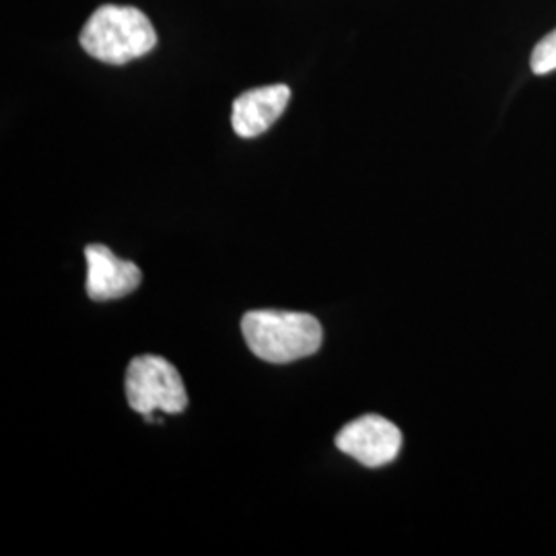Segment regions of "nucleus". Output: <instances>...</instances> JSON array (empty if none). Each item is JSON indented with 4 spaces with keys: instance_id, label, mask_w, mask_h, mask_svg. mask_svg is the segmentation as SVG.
<instances>
[{
    "instance_id": "obj_1",
    "label": "nucleus",
    "mask_w": 556,
    "mask_h": 556,
    "mask_svg": "<svg viewBox=\"0 0 556 556\" xmlns=\"http://www.w3.org/2000/svg\"><path fill=\"white\" fill-rule=\"evenodd\" d=\"M80 48L105 64H128L157 46V31L135 7L103 4L80 29Z\"/></svg>"
},
{
    "instance_id": "obj_2",
    "label": "nucleus",
    "mask_w": 556,
    "mask_h": 556,
    "mask_svg": "<svg viewBox=\"0 0 556 556\" xmlns=\"http://www.w3.org/2000/svg\"><path fill=\"white\" fill-rule=\"evenodd\" d=\"M241 330L250 351L275 365L312 357L324 340L318 319L299 312H250L241 319Z\"/></svg>"
},
{
    "instance_id": "obj_4",
    "label": "nucleus",
    "mask_w": 556,
    "mask_h": 556,
    "mask_svg": "<svg viewBox=\"0 0 556 556\" xmlns=\"http://www.w3.org/2000/svg\"><path fill=\"white\" fill-rule=\"evenodd\" d=\"M337 447L367 468H379L396 459L402 450V433L394 422L378 415H367L340 429Z\"/></svg>"
},
{
    "instance_id": "obj_6",
    "label": "nucleus",
    "mask_w": 556,
    "mask_h": 556,
    "mask_svg": "<svg viewBox=\"0 0 556 556\" xmlns=\"http://www.w3.org/2000/svg\"><path fill=\"white\" fill-rule=\"evenodd\" d=\"M289 100L291 89L287 85H266L241 93L233 101V130L241 139H256L282 116Z\"/></svg>"
},
{
    "instance_id": "obj_7",
    "label": "nucleus",
    "mask_w": 556,
    "mask_h": 556,
    "mask_svg": "<svg viewBox=\"0 0 556 556\" xmlns=\"http://www.w3.org/2000/svg\"><path fill=\"white\" fill-rule=\"evenodd\" d=\"M530 66L534 75H548L556 71V29L534 48Z\"/></svg>"
},
{
    "instance_id": "obj_5",
    "label": "nucleus",
    "mask_w": 556,
    "mask_h": 556,
    "mask_svg": "<svg viewBox=\"0 0 556 556\" xmlns=\"http://www.w3.org/2000/svg\"><path fill=\"white\" fill-rule=\"evenodd\" d=\"M87 295L93 301H114L139 289L142 273L130 260H119L105 245L93 243L85 250Z\"/></svg>"
},
{
    "instance_id": "obj_3",
    "label": "nucleus",
    "mask_w": 556,
    "mask_h": 556,
    "mask_svg": "<svg viewBox=\"0 0 556 556\" xmlns=\"http://www.w3.org/2000/svg\"><path fill=\"white\" fill-rule=\"evenodd\" d=\"M126 396L130 408L147 420H153L155 413L178 415L188 406L178 369L157 355L132 358L126 371Z\"/></svg>"
}]
</instances>
